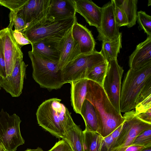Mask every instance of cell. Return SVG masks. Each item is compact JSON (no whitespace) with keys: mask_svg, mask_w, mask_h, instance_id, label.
<instances>
[{"mask_svg":"<svg viewBox=\"0 0 151 151\" xmlns=\"http://www.w3.org/2000/svg\"><path fill=\"white\" fill-rule=\"evenodd\" d=\"M76 12L85 19L89 25L97 29L100 26L102 16V8L90 0H74Z\"/></svg>","mask_w":151,"mask_h":151,"instance_id":"obj_15","label":"cell"},{"mask_svg":"<svg viewBox=\"0 0 151 151\" xmlns=\"http://www.w3.org/2000/svg\"><path fill=\"white\" fill-rule=\"evenodd\" d=\"M109 65L102 87L111 104L119 113L121 80L124 72L117 59L109 61Z\"/></svg>","mask_w":151,"mask_h":151,"instance_id":"obj_9","label":"cell"},{"mask_svg":"<svg viewBox=\"0 0 151 151\" xmlns=\"http://www.w3.org/2000/svg\"><path fill=\"white\" fill-rule=\"evenodd\" d=\"M70 149L68 143L62 139L57 142L55 145L48 151H68Z\"/></svg>","mask_w":151,"mask_h":151,"instance_id":"obj_35","label":"cell"},{"mask_svg":"<svg viewBox=\"0 0 151 151\" xmlns=\"http://www.w3.org/2000/svg\"><path fill=\"white\" fill-rule=\"evenodd\" d=\"M29 0H0V5L10 10L9 14V23L7 27L12 29L14 19L18 13Z\"/></svg>","mask_w":151,"mask_h":151,"instance_id":"obj_26","label":"cell"},{"mask_svg":"<svg viewBox=\"0 0 151 151\" xmlns=\"http://www.w3.org/2000/svg\"><path fill=\"white\" fill-rule=\"evenodd\" d=\"M61 101L57 98L45 100L39 106L36 116L39 126L56 137L63 139L68 126L73 119Z\"/></svg>","mask_w":151,"mask_h":151,"instance_id":"obj_2","label":"cell"},{"mask_svg":"<svg viewBox=\"0 0 151 151\" xmlns=\"http://www.w3.org/2000/svg\"><path fill=\"white\" fill-rule=\"evenodd\" d=\"M102 16L97 39L99 41H111L119 35V28L116 24L114 16V6L112 0L102 7Z\"/></svg>","mask_w":151,"mask_h":151,"instance_id":"obj_11","label":"cell"},{"mask_svg":"<svg viewBox=\"0 0 151 151\" xmlns=\"http://www.w3.org/2000/svg\"><path fill=\"white\" fill-rule=\"evenodd\" d=\"M32 68V76L41 87L49 90L60 88L66 83L58 63L45 58L32 51L28 52Z\"/></svg>","mask_w":151,"mask_h":151,"instance_id":"obj_5","label":"cell"},{"mask_svg":"<svg viewBox=\"0 0 151 151\" xmlns=\"http://www.w3.org/2000/svg\"><path fill=\"white\" fill-rule=\"evenodd\" d=\"M123 123H124L120 125L111 134V136L113 140V145L116 142V141L117 139L122 130Z\"/></svg>","mask_w":151,"mask_h":151,"instance_id":"obj_38","label":"cell"},{"mask_svg":"<svg viewBox=\"0 0 151 151\" xmlns=\"http://www.w3.org/2000/svg\"><path fill=\"white\" fill-rule=\"evenodd\" d=\"M145 148L146 147L142 146L132 145L128 147L124 151H139Z\"/></svg>","mask_w":151,"mask_h":151,"instance_id":"obj_39","label":"cell"},{"mask_svg":"<svg viewBox=\"0 0 151 151\" xmlns=\"http://www.w3.org/2000/svg\"><path fill=\"white\" fill-rule=\"evenodd\" d=\"M68 151H72V150H71V149H70V150H68Z\"/></svg>","mask_w":151,"mask_h":151,"instance_id":"obj_44","label":"cell"},{"mask_svg":"<svg viewBox=\"0 0 151 151\" xmlns=\"http://www.w3.org/2000/svg\"><path fill=\"white\" fill-rule=\"evenodd\" d=\"M22 121L15 114L10 115L1 109L0 111V146L5 151H16L24 143L20 125Z\"/></svg>","mask_w":151,"mask_h":151,"instance_id":"obj_7","label":"cell"},{"mask_svg":"<svg viewBox=\"0 0 151 151\" xmlns=\"http://www.w3.org/2000/svg\"><path fill=\"white\" fill-rule=\"evenodd\" d=\"M88 81V79H83L70 83L71 105L75 112L80 114L82 104L85 99Z\"/></svg>","mask_w":151,"mask_h":151,"instance_id":"obj_20","label":"cell"},{"mask_svg":"<svg viewBox=\"0 0 151 151\" xmlns=\"http://www.w3.org/2000/svg\"><path fill=\"white\" fill-rule=\"evenodd\" d=\"M12 30L7 27L0 30V41L3 48L7 76L11 74L18 54L22 50L13 37Z\"/></svg>","mask_w":151,"mask_h":151,"instance_id":"obj_12","label":"cell"},{"mask_svg":"<svg viewBox=\"0 0 151 151\" xmlns=\"http://www.w3.org/2000/svg\"><path fill=\"white\" fill-rule=\"evenodd\" d=\"M62 39H45L31 44L32 50L45 58L58 63L60 56L59 43Z\"/></svg>","mask_w":151,"mask_h":151,"instance_id":"obj_18","label":"cell"},{"mask_svg":"<svg viewBox=\"0 0 151 151\" xmlns=\"http://www.w3.org/2000/svg\"><path fill=\"white\" fill-rule=\"evenodd\" d=\"M14 30L21 32L24 30L28 26V24L18 13L14 19Z\"/></svg>","mask_w":151,"mask_h":151,"instance_id":"obj_34","label":"cell"},{"mask_svg":"<svg viewBox=\"0 0 151 151\" xmlns=\"http://www.w3.org/2000/svg\"><path fill=\"white\" fill-rule=\"evenodd\" d=\"M83 131L84 151H101L104 138L86 128Z\"/></svg>","mask_w":151,"mask_h":151,"instance_id":"obj_25","label":"cell"},{"mask_svg":"<svg viewBox=\"0 0 151 151\" xmlns=\"http://www.w3.org/2000/svg\"><path fill=\"white\" fill-rule=\"evenodd\" d=\"M114 4L115 18L117 26L119 27L122 26H127L128 24V20L124 12L114 3Z\"/></svg>","mask_w":151,"mask_h":151,"instance_id":"obj_30","label":"cell"},{"mask_svg":"<svg viewBox=\"0 0 151 151\" xmlns=\"http://www.w3.org/2000/svg\"><path fill=\"white\" fill-rule=\"evenodd\" d=\"M109 63V61L106 60L94 67L88 74L87 79L102 86L107 72Z\"/></svg>","mask_w":151,"mask_h":151,"instance_id":"obj_27","label":"cell"},{"mask_svg":"<svg viewBox=\"0 0 151 151\" xmlns=\"http://www.w3.org/2000/svg\"><path fill=\"white\" fill-rule=\"evenodd\" d=\"M74 40L78 44L81 55L89 54L95 50L96 42L91 32L77 21L71 28Z\"/></svg>","mask_w":151,"mask_h":151,"instance_id":"obj_16","label":"cell"},{"mask_svg":"<svg viewBox=\"0 0 151 151\" xmlns=\"http://www.w3.org/2000/svg\"><path fill=\"white\" fill-rule=\"evenodd\" d=\"M151 78V62L137 69L129 68L123 81L120 93V110L125 113L135 109L136 100Z\"/></svg>","mask_w":151,"mask_h":151,"instance_id":"obj_3","label":"cell"},{"mask_svg":"<svg viewBox=\"0 0 151 151\" xmlns=\"http://www.w3.org/2000/svg\"><path fill=\"white\" fill-rule=\"evenodd\" d=\"M50 3V0H29L18 14L28 26L47 16Z\"/></svg>","mask_w":151,"mask_h":151,"instance_id":"obj_13","label":"cell"},{"mask_svg":"<svg viewBox=\"0 0 151 151\" xmlns=\"http://www.w3.org/2000/svg\"><path fill=\"white\" fill-rule=\"evenodd\" d=\"M0 89H1V87L0 86Z\"/></svg>","mask_w":151,"mask_h":151,"instance_id":"obj_45","label":"cell"},{"mask_svg":"<svg viewBox=\"0 0 151 151\" xmlns=\"http://www.w3.org/2000/svg\"><path fill=\"white\" fill-rule=\"evenodd\" d=\"M122 33L115 39L111 41H102L101 49L100 51L105 59L109 61L117 59L118 54L122 48Z\"/></svg>","mask_w":151,"mask_h":151,"instance_id":"obj_23","label":"cell"},{"mask_svg":"<svg viewBox=\"0 0 151 151\" xmlns=\"http://www.w3.org/2000/svg\"><path fill=\"white\" fill-rule=\"evenodd\" d=\"M71 28L60 42V56L58 64V70L61 71L68 63L81 55L79 45L73 38Z\"/></svg>","mask_w":151,"mask_h":151,"instance_id":"obj_14","label":"cell"},{"mask_svg":"<svg viewBox=\"0 0 151 151\" xmlns=\"http://www.w3.org/2000/svg\"><path fill=\"white\" fill-rule=\"evenodd\" d=\"M24 151H45L40 147H38L35 149H27L26 150Z\"/></svg>","mask_w":151,"mask_h":151,"instance_id":"obj_40","label":"cell"},{"mask_svg":"<svg viewBox=\"0 0 151 151\" xmlns=\"http://www.w3.org/2000/svg\"><path fill=\"white\" fill-rule=\"evenodd\" d=\"M85 99L93 105L98 120L97 132L103 138L111 134L125 121L113 106L102 86L88 80Z\"/></svg>","mask_w":151,"mask_h":151,"instance_id":"obj_1","label":"cell"},{"mask_svg":"<svg viewBox=\"0 0 151 151\" xmlns=\"http://www.w3.org/2000/svg\"><path fill=\"white\" fill-rule=\"evenodd\" d=\"M114 145L111 134L104 138L101 151H110Z\"/></svg>","mask_w":151,"mask_h":151,"instance_id":"obj_36","label":"cell"},{"mask_svg":"<svg viewBox=\"0 0 151 151\" xmlns=\"http://www.w3.org/2000/svg\"><path fill=\"white\" fill-rule=\"evenodd\" d=\"M63 139L68 143L72 151H84L83 131L73 120L68 126Z\"/></svg>","mask_w":151,"mask_h":151,"instance_id":"obj_21","label":"cell"},{"mask_svg":"<svg viewBox=\"0 0 151 151\" xmlns=\"http://www.w3.org/2000/svg\"><path fill=\"white\" fill-rule=\"evenodd\" d=\"M1 147V146H0V147Z\"/></svg>","mask_w":151,"mask_h":151,"instance_id":"obj_46","label":"cell"},{"mask_svg":"<svg viewBox=\"0 0 151 151\" xmlns=\"http://www.w3.org/2000/svg\"><path fill=\"white\" fill-rule=\"evenodd\" d=\"M136 115L143 122L151 124V108L145 112Z\"/></svg>","mask_w":151,"mask_h":151,"instance_id":"obj_37","label":"cell"},{"mask_svg":"<svg viewBox=\"0 0 151 151\" xmlns=\"http://www.w3.org/2000/svg\"><path fill=\"white\" fill-rule=\"evenodd\" d=\"M151 5V1L149 0L148 3V6H150Z\"/></svg>","mask_w":151,"mask_h":151,"instance_id":"obj_42","label":"cell"},{"mask_svg":"<svg viewBox=\"0 0 151 151\" xmlns=\"http://www.w3.org/2000/svg\"><path fill=\"white\" fill-rule=\"evenodd\" d=\"M139 151H151V147L145 148Z\"/></svg>","mask_w":151,"mask_h":151,"instance_id":"obj_41","label":"cell"},{"mask_svg":"<svg viewBox=\"0 0 151 151\" xmlns=\"http://www.w3.org/2000/svg\"><path fill=\"white\" fill-rule=\"evenodd\" d=\"M0 151H5V150L1 147H0Z\"/></svg>","mask_w":151,"mask_h":151,"instance_id":"obj_43","label":"cell"},{"mask_svg":"<svg viewBox=\"0 0 151 151\" xmlns=\"http://www.w3.org/2000/svg\"><path fill=\"white\" fill-rule=\"evenodd\" d=\"M12 33L16 42L20 48L24 45L31 44L22 32L12 30Z\"/></svg>","mask_w":151,"mask_h":151,"instance_id":"obj_32","label":"cell"},{"mask_svg":"<svg viewBox=\"0 0 151 151\" xmlns=\"http://www.w3.org/2000/svg\"><path fill=\"white\" fill-rule=\"evenodd\" d=\"M6 76V63L3 48L0 41V80Z\"/></svg>","mask_w":151,"mask_h":151,"instance_id":"obj_33","label":"cell"},{"mask_svg":"<svg viewBox=\"0 0 151 151\" xmlns=\"http://www.w3.org/2000/svg\"><path fill=\"white\" fill-rule=\"evenodd\" d=\"M114 4L121 9L127 18L128 24L127 26L131 28L134 26L137 17V0H113Z\"/></svg>","mask_w":151,"mask_h":151,"instance_id":"obj_22","label":"cell"},{"mask_svg":"<svg viewBox=\"0 0 151 151\" xmlns=\"http://www.w3.org/2000/svg\"><path fill=\"white\" fill-rule=\"evenodd\" d=\"M132 145L142 146L145 147H151V128L143 131L138 134Z\"/></svg>","mask_w":151,"mask_h":151,"instance_id":"obj_29","label":"cell"},{"mask_svg":"<svg viewBox=\"0 0 151 151\" xmlns=\"http://www.w3.org/2000/svg\"><path fill=\"white\" fill-rule=\"evenodd\" d=\"M74 0H50L46 17L56 19H63L76 16Z\"/></svg>","mask_w":151,"mask_h":151,"instance_id":"obj_19","label":"cell"},{"mask_svg":"<svg viewBox=\"0 0 151 151\" xmlns=\"http://www.w3.org/2000/svg\"><path fill=\"white\" fill-rule=\"evenodd\" d=\"M77 21L76 16L63 19L46 17L22 32L31 44L45 39L62 38Z\"/></svg>","mask_w":151,"mask_h":151,"instance_id":"obj_4","label":"cell"},{"mask_svg":"<svg viewBox=\"0 0 151 151\" xmlns=\"http://www.w3.org/2000/svg\"><path fill=\"white\" fill-rule=\"evenodd\" d=\"M151 62V36L137 45L133 52L129 57L130 68L137 69Z\"/></svg>","mask_w":151,"mask_h":151,"instance_id":"obj_17","label":"cell"},{"mask_svg":"<svg viewBox=\"0 0 151 151\" xmlns=\"http://www.w3.org/2000/svg\"><path fill=\"white\" fill-rule=\"evenodd\" d=\"M23 56L21 50L18 54L11 74L0 80V87L12 97H18L22 93L28 65L23 61Z\"/></svg>","mask_w":151,"mask_h":151,"instance_id":"obj_10","label":"cell"},{"mask_svg":"<svg viewBox=\"0 0 151 151\" xmlns=\"http://www.w3.org/2000/svg\"><path fill=\"white\" fill-rule=\"evenodd\" d=\"M80 115L84 120L86 128L97 132L98 120L96 112L93 104L86 99L82 104Z\"/></svg>","mask_w":151,"mask_h":151,"instance_id":"obj_24","label":"cell"},{"mask_svg":"<svg viewBox=\"0 0 151 151\" xmlns=\"http://www.w3.org/2000/svg\"><path fill=\"white\" fill-rule=\"evenodd\" d=\"M137 21L139 24V29L144 31L147 36H151V16L145 12L138 11Z\"/></svg>","mask_w":151,"mask_h":151,"instance_id":"obj_28","label":"cell"},{"mask_svg":"<svg viewBox=\"0 0 151 151\" xmlns=\"http://www.w3.org/2000/svg\"><path fill=\"white\" fill-rule=\"evenodd\" d=\"M151 108V95L137 104L135 106V114L145 112Z\"/></svg>","mask_w":151,"mask_h":151,"instance_id":"obj_31","label":"cell"},{"mask_svg":"<svg viewBox=\"0 0 151 151\" xmlns=\"http://www.w3.org/2000/svg\"><path fill=\"white\" fill-rule=\"evenodd\" d=\"M106 60L100 52L95 50L89 54L80 55L61 70L63 80L66 83L87 79L94 67Z\"/></svg>","mask_w":151,"mask_h":151,"instance_id":"obj_6","label":"cell"},{"mask_svg":"<svg viewBox=\"0 0 151 151\" xmlns=\"http://www.w3.org/2000/svg\"><path fill=\"white\" fill-rule=\"evenodd\" d=\"M123 117L125 121L122 130L110 151H124L132 145L138 134L151 128V124L139 118L134 110L125 113Z\"/></svg>","mask_w":151,"mask_h":151,"instance_id":"obj_8","label":"cell"}]
</instances>
